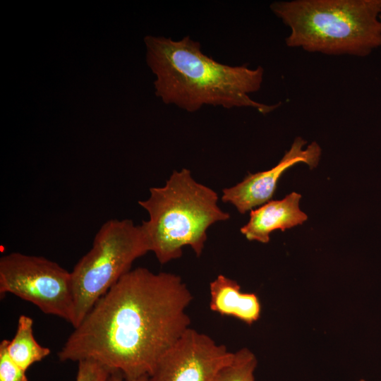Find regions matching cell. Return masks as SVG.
<instances>
[{"instance_id":"obj_1","label":"cell","mask_w":381,"mask_h":381,"mask_svg":"<svg viewBox=\"0 0 381 381\" xmlns=\"http://www.w3.org/2000/svg\"><path fill=\"white\" fill-rule=\"evenodd\" d=\"M193 296L176 274L137 267L125 274L74 328L61 361H95L125 381L150 375L190 328Z\"/></svg>"},{"instance_id":"obj_2","label":"cell","mask_w":381,"mask_h":381,"mask_svg":"<svg viewBox=\"0 0 381 381\" xmlns=\"http://www.w3.org/2000/svg\"><path fill=\"white\" fill-rule=\"evenodd\" d=\"M148 66L156 75L155 95L167 104L189 112L204 105L226 109L250 107L265 114L277 109L254 101L250 94L260 90L261 66L220 64L202 52L200 44L187 36L180 40L148 35L144 38Z\"/></svg>"},{"instance_id":"obj_3","label":"cell","mask_w":381,"mask_h":381,"mask_svg":"<svg viewBox=\"0 0 381 381\" xmlns=\"http://www.w3.org/2000/svg\"><path fill=\"white\" fill-rule=\"evenodd\" d=\"M290 29L289 47L366 56L381 47V0H292L270 4Z\"/></svg>"},{"instance_id":"obj_4","label":"cell","mask_w":381,"mask_h":381,"mask_svg":"<svg viewBox=\"0 0 381 381\" xmlns=\"http://www.w3.org/2000/svg\"><path fill=\"white\" fill-rule=\"evenodd\" d=\"M217 202V193L185 168L174 171L163 186L150 188L148 198L138 201L149 214L141 225L160 264L181 258L186 246L202 254L208 228L230 218Z\"/></svg>"},{"instance_id":"obj_5","label":"cell","mask_w":381,"mask_h":381,"mask_svg":"<svg viewBox=\"0 0 381 381\" xmlns=\"http://www.w3.org/2000/svg\"><path fill=\"white\" fill-rule=\"evenodd\" d=\"M149 251V240L141 224L135 225L128 219H111L101 226L91 248L71 272L74 328L96 302L131 270L133 262Z\"/></svg>"},{"instance_id":"obj_6","label":"cell","mask_w":381,"mask_h":381,"mask_svg":"<svg viewBox=\"0 0 381 381\" xmlns=\"http://www.w3.org/2000/svg\"><path fill=\"white\" fill-rule=\"evenodd\" d=\"M12 294L74 327L71 272L42 256L13 252L0 258V294Z\"/></svg>"},{"instance_id":"obj_7","label":"cell","mask_w":381,"mask_h":381,"mask_svg":"<svg viewBox=\"0 0 381 381\" xmlns=\"http://www.w3.org/2000/svg\"><path fill=\"white\" fill-rule=\"evenodd\" d=\"M233 356L224 345L190 327L160 358L147 381H212Z\"/></svg>"},{"instance_id":"obj_8","label":"cell","mask_w":381,"mask_h":381,"mask_svg":"<svg viewBox=\"0 0 381 381\" xmlns=\"http://www.w3.org/2000/svg\"><path fill=\"white\" fill-rule=\"evenodd\" d=\"M306 144V140L296 138L276 166L267 171L248 174L241 182L223 189L222 200L233 205L241 214L269 202L279 178L286 169L299 162L306 163L310 168L318 165L321 155L320 147L313 142L303 149Z\"/></svg>"},{"instance_id":"obj_9","label":"cell","mask_w":381,"mask_h":381,"mask_svg":"<svg viewBox=\"0 0 381 381\" xmlns=\"http://www.w3.org/2000/svg\"><path fill=\"white\" fill-rule=\"evenodd\" d=\"M301 195L293 192L279 200H270L250 213V219L241 228V232L249 241L266 243L270 234L282 231L307 220V215L299 208Z\"/></svg>"},{"instance_id":"obj_10","label":"cell","mask_w":381,"mask_h":381,"mask_svg":"<svg viewBox=\"0 0 381 381\" xmlns=\"http://www.w3.org/2000/svg\"><path fill=\"white\" fill-rule=\"evenodd\" d=\"M210 293L212 311L236 318L248 325L259 319L261 306L258 297L253 293L242 292L235 280L219 274L210 283Z\"/></svg>"},{"instance_id":"obj_11","label":"cell","mask_w":381,"mask_h":381,"mask_svg":"<svg viewBox=\"0 0 381 381\" xmlns=\"http://www.w3.org/2000/svg\"><path fill=\"white\" fill-rule=\"evenodd\" d=\"M7 352L11 358L26 371L32 364L48 356L51 350L40 345L33 334V320L21 315L18 321L16 332L8 340Z\"/></svg>"},{"instance_id":"obj_12","label":"cell","mask_w":381,"mask_h":381,"mask_svg":"<svg viewBox=\"0 0 381 381\" xmlns=\"http://www.w3.org/2000/svg\"><path fill=\"white\" fill-rule=\"evenodd\" d=\"M257 364L254 353L243 348L234 353L231 361L217 372L212 381H255Z\"/></svg>"},{"instance_id":"obj_13","label":"cell","mask_w":381,"mask_h":381,"mask_svg":"<svg viewBox=\"0 0 381 381\" xmlns=\"http://www.w3.org/2000/svg\"><path fill=\"white\" fill-rule=\"evenodd\" d=\"M8 340L0 343V381H28L25 372L9 356L7 352Z\"/></svg>"},{"instance_id":"obj_14","label":"cell","mask_w":381,"mask_h":381,"mask_svg":"<svg viewBox=\"0 0 381 381\" xmlns=\"http://www.w3.org/2000/svg\"><path fill=\"white\" fill-rule=\"evenodd\" d=\"M78 363L75 381H107L111 373L107 368L91 359Z\"/></svg>"},{"instance_id":"obj_15","label":"cell","mask_w":381,"mask_h":381,"mask_svg":"<svg viewBox=\"0 0 381 381\" xmlns=\"http://www.w3.org/2000/svg\"><path fill=\"white\" fill-rule=\"evenodd\" d=\"M149 375L143 376L135 381H147ZM124 377L120 372H111L107 381H124Z\"/></svg>"},{"instance_id":"obj_16","label":"cell","mask_w":381,"mask_h":381,"mask_svg":"<svg viewBox=\"0 0 381 381\" xmlns=\"http://www.w3.org/2000/svg\"><path fill=\"white\" fill-rule=\"evenodd\" d=\"M379 18H380V23H381V14L380 15Z\"/></svg>"},{"instance_id":"obj_17","label":"cell","mask_w":381,"mask_h":381,"mask_svg":"<svg viewBox=\"0 0 381 381\" xmlns=\"http://www.w3.org/2000/svg\"><path fill=\"white\" fill-rule=\"evenodd\" d=\"M358 381H366V380H365L364 379H361Z\"/></svg>"}]
</instances>
